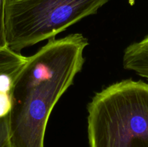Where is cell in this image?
I'll return each mask as SVG.
<instances>
[{
  "instance_id": "9",
  "label": "cell",
  "mask_w": 148,
  "mask_h": 147,
  "mask_svg": "<svg viewBox=\"0 0 148 147\" xmlns=\"http://www.w3.org/2000/svg\"><path fill=\"white\" fill-rule=\"evenodd\" d=\"M14 77L9 74H0V92L11 93Z\"/></svg>"
},
{
  "instance_id": "6",
  "label": "cell",
  "mask_w": 148,
  "mask_h": 147,
  "mask_svg": "<svg viewBox=\"0 0 148 147\" xmlns=\"http://www.w3.org/2000/svg\"><path fill=\"white\" fill-rule=\"evenodd\" d=\"M8 116L0 118V147H12L10 141Z\"/></svg>"
},
{
  "instance_id": "4",
  "label": "cell",
  "mask_w": 148,
  "mask_h": 147,
  "mask_svg": "<svg viewBox=\"0 0 148 147\" xmlns=\"http://www.w3.org/2000/svg\"><path fill=\"white\" fill-rule=\"evenodd\" d=\"M123 65L125 69L134 71L148 80V35L125 49Z\"/></svg>"
},
{
  "instance_id": "5",
  "label": "cell",
  "mask_w": 148,
  "mask_h": 147,
  "mask_svg": "<svg viewBox=\"0 0 148 147\" xmlns=\"http://www.w3.org/2000/svg\"><path fill=\"white\" fill-rule=\"evenodd\" d=\"M27 57L8 48H0V74H16L27 61Z\"/></svg>"
},
{
  "instance_id": "1",
  "label": "cell",
  "mask_w": 148,
  "mask_h": 147,
  "mask_svg": "<svg viewBox=\"0 0 148 147\" xmlns=\"http://www.w3.org/2000/svg\"><path fill=\"white\" fill-rule=\"evenodd\" d=\"M88 45L82 34L50 39L27 57L13 81L8 116L12 147H45L49 116L82 69Z\"/></svg>"
},
{
  "instance_id": "2",
  "label": "cell",
  "mask_w": 148,
  "mask_h": 147,
  "mask_svg": "<svg viewBox=\"0 0 148 147\" xmlns=\"http://www.w3.org/2000/svg\"><path fill=\"white\" fill-rule=\"evenodd\" d=\"M90 147H148V83L124 80L88 106Z\"/></svg>"
},
{
  "instance_id": "7",
  "label": "cell",
  "mask_w": 148,
  "mask_h": 147,
  "mask_svg": "<svg viewBox=\"0 0 148 147\" xmlns=\"http://www.w3.org/2000/svg\"><path fill=\"white\" fill-rule=\"evenodd\" d=\"M7 0H0V48H6L5 6Z\"/></svg>"
},
{
  "instance_id": "3",
  "label": "cell",
  "mask_w": 148,
  "mask_h": 147,
  "mask_svg": "<svg viewBox=\"0 0 148 147\" xmlns=\"http://www.w3.org/2000/svg\"><path fill=\"white\" fill-rule=\"evenodd\" d=\"M110 0H7V47L17 53L53 39Z\"/></svg>"
},
{
  "instance_id": "8",
  "label": "cell",
  "mask_w": 148,
  "mask_h": 147,
  "mask_svg": "<svg viewBox=\"0 0 148 147\" xmlns=\"http://www.w3.org/2000/svg\"><path fill=\"white\" fill-rule=\"evenodd\" d=\"M12 108L11 93L0 92V118L7 116Z\"/></svg>"
}]
</instances>
